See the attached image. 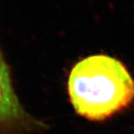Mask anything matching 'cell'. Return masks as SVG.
Listing matches in <instances>:
<instances>
[{"instance_id":"obj_1","label":"cell","mask_w":134,"mask_h":134,"mask_svg":"<svg viewBox=\"0 0 134 134\" xmlns=\"http://www.w3.org/2000/svg\"><path fill=\"white\" fill-rule=\"evenodd\" d=\"M68 92L79 116L91 121H103L134 102V79L120 60L97 54L74 65Z\"/></svg>"},{"instance_id":"obj_2","label":"cell","mask_w":134,"mask_h":134,"mask_svg":"<svg viewBox=\"0 0 134 134\" xmlns=\"http://www.w3.org/2000/svg\"><path fill=\"white\" fill-rule=\"evenodd\" d=\"M47 125L26 112L13 87L10 67L0 48V134H29Z\"/></svg>"}]
</instances>
